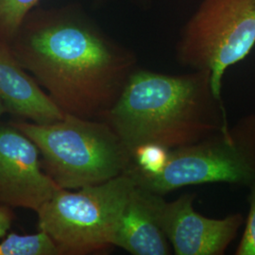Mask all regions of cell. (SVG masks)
Instances as JSON below:
<instances>
[{"instance_id":"cell-1","label":"cell","mask_w":255,"mask_h":255,"mask_svg":"<svg viewBox=\"0 0 255 255\" xmlns=\"http://www.w3.org/2000/svg\"><path fill=\"white\" fill-rule=\"evenodd\" d=\"M64 114L101 119L137 68L136 55L75 4L34 8L9 45Z\"/></svg>"},{"instance_id":"cell-2","label":"cell","mask_w":255,"mask_h":255,"mask_svg":"<svg viewBox=\"0 0 255 255\" xmlns=\"http://www.w3.org/2000/svg\"><path fill=\"white\" fill-rule=\"evenodd\" d=\"M132 155L137 146H189L228 125L207 70L168 75L138 68L103 117Z\"/></svg>"},{"instance_id":"cell-3","label":"cell","mask_w":255,"mask_h":255,"mask_svg":"<svg viewBox=\"0 0 255 255\" xmlns=\"http://www.w3.org/2000/svg\"><path fill=\"white\" fill-rule=\"evenodd\" d=\"M10 124L35 144L44 170L64 189L107 182L132 164V155L104 120L64 114L49 123Z\"/></svg>"},{"instance_id":"cell-4","label":"cell","mask_w":255,"mask_h":255,"mask_svg":"<svg viewBox=\"0 0 255 255\" xmlns=\"http://www.w3.org/2000/svg\"><path fill=\"white\" fill-rule=\"evenodd\" d=\"M135 185L127 170L78 191L59 188L36 212L39 230L51 237L61 255L102 253L114 246L119 219Z\"/></svg>"},{"instance_id":"cell-5","label":"cell","mask_w":255,"mask_h":255,"mask_svg":"<svg viewBox=\"0 0 255 255\" xmlns=\"http://www.w3.org/2000/svg\"><path fill=\"white\" fill-rule=\"evenodd\" d=\"M137 184L164 196L179 188L206 183L249 187L255 181V114L238 119L200 141L171 149L157 175L128 169Z\"/></svg>"},{"instance_id":"cell-6","label":"cell","mask_w":255,"mask_h":255,"mask_svg":"<svg viewBox=\"0 0 255 255\" xmlns=\"http://www.w3.org/2000/svg\"><path fill=\"white\" fill-rule=\"evenodd\" d=\"M255 45V0H202L182 27L176 46L179 64L207 70L221 95L222 80Z\"/></svg>"},{"instance_id":"cell-7","label":"cell","mask_w":255,"mask_h":255,"mask_svg":"<svg viewBox=\"0 0 255 255\" xmlns=\"http://www.w3.org/2000/svg\"><path fill=\"white\" fill-rule=\"evenodd\" d=\"M35 144L10 123L0 124V204L37 212L59 188L42 168Z\"/></svg>"},{"instance_id":"cell-8","label":"cell","mask_w":255,"mask_h":255,"mask_svg":"<svg viewBox=\"0 0 255 255\" xmlns=\"http://www.w3.org/2000/svg\"><path fill=\"white\" fill-rule=\"evenodd\" d=\"M195 194L186 193L160 203V224L174 255H224L243 227L244 216L235 213L223 219L207 218L195 210Z\"/></svg>"},{"instance_id":"cell-9","label":"cell","mask_w":255,"mask_h":255,"mask_svg":"<svg viewBox=\"0 0 255 255\" xmlns=\"http://www.w3.org/2000/svg\"><path fill=\"white\" fill-rule=\"evenodd\" d=\"M163 199L136 183L121 214L114 246L133 255H170L172 250L159 219Z\"/></svg>"},{"instance_id":"cell-10","label":"cell","mask_w":255,"mask_h":255,"mask_svg":"<svg viewBox=\"0 0 255 255\" xmlns=\"http://www.w3.org/2000/svg\"><path fill=\"white\" fill-rule=\"evenodd\" d=\"M0 100L9 114L35 123L53 122L64 115L1 40Z\"/></svg>"},{"instance_id":"cell-11","label":"cell","mask_w":255,"mask_h":255,"mask_svg":"<svg viewBox=\"0 0 255 255\" xmlns=\"http://www.w3.org/2000/svg\"><path fill=\"white\" fill-rule=\"evenodd\" d=\"M61 252L46 232L9 234L0 242V255H60Z\"/></svg>"},{"instance_id":"cell-12","label":"cell","mask_w":255,"mask_h":255,"mask_svg":"<svg viewBox=\"0 0 255 255\" xmlns=\"http://www.w3.org/2000/svg\"><path fill=\"white\" fill-rule=\"evenodd\" d=\"M41 0H0V40L9 45Z\"/></svg>"},{"instance_id":"cell-13","label":"cell","mask_w":255,"mask_h":255,"mask_svg":"<svg viewBox=\"0 0 255 255\" xmlns=\"http://www.w3.org/2000/svg\"><path fill=\"white\" fill-rule=\"evenodd\" d=\"M170 149L157 144H144L132 152L131 167L144 175H157L164 169L168 161Z\"/></svg>"},{"instance_id":"cell-14","label":"cell","mask_w":255,"mask_h":255,"mask_svg":"<svg viewBox=\"0 0 255 255\" xmlns=\"http://www.w3.org/2000/svg\"><path fill=\"white\" fill-rule=\"evenodd\" d=\"M248 188L250 209L241 240L235 252L236 255H255V181Z\"/></svg>"},{"instance_id":"cell-15","label":"cell","mask_w":255,"mask_h":255,"mask_svg":"<svg viewBox=\"0 0 255 255\" xmlns=\"http://www.w3.org/2000/svg\"><path fill=\"white\" fill-rule=\"evenodd\" d=\"M14 220V213L11 207L0 204V239L7 235Z\"/></svg>"},{"instance_id":"cell-16","label":"cell","mask_w":255,"mask_h":255,"mask_svg":"<svg viewBox=\"0 0 255 255\" xmlns=\"http://www.w3.org/2000/svg\"><path fill=\"white\" fill-rule=\"evenodd\" d=\"M6 113H8V111H7V109H6V107H5L4 103H3L2 101L0 100V120H1V119H2L3 115H5Z\"/></svg>"},{"instance_id":"cell-17","label":"cell","mask_w":255,"mask_h":255,"mask_svg":"<svg viewBox=\"0 0 255 255\" xmlns=\"http://www.w3.org/2000/svg\"><path fill=\"white\" fill-rule=\"evenodd\" d=\"M111 0H96V3H98V4H104V3H106V2H109Z\"/></svg>"}]
</instances>
